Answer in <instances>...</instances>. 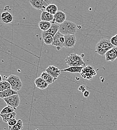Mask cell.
<instances>
[{"label":"cell","mask_w":117,"mask_h":130,"mask_svg":"<svg viewBox=\"0 0 117 130\" xmlns=\"http://www.w3.org/2000/svg\"><path fill=\"white\" fill-rule=\"evenodd\" d=\"M76 24L70 21H65L62 24L59 25V32L63 35H75L77 31Z\"/></svg>","instance_id":"6da1fadb"},{"label":"cell","mask_w":117,"mask_h":130,"mask_svg":"<svg viewBox=\"0 0 117 130\" xmlns=\"http://www.w3.org/2000/svg\"><path fill=\"white\" fill-rule=\"evenodd\" d=\"M109 39H103L97 44L96 46V53L101 56H104L110 49L114 48Z\"/></svg>","instance_id":"7a4b0ae2"},{"label":"cell","mask_w":117,"mask_h":130,"mask_svg":"<svg viewBox=\"0 0 117 130\" xmlns=\"http://www.w3.org/2000/svg\"><path fill=\"white\" fill-rule=\"evenodd\" d=\"M66 64L70 67H83L86 65L81 56L76 53L67 55L65 59Z\"/></svg>","instance_id":"3957f363"},{"label":"cell","mask_w":117,"mask_h":130,"mask_svg":"<svg viewBox=\"0 0 117 130\" xmlns=\"http://www.w3.org/2000/svg\"><path fill=\"white\" fill-rule=\"evenodd\" d=\"M30 3L34 9L45 11L46 8L51 4H52V0H31Z\"/></svg>","instance_id":"277c9868"},{"label":"cell","mask_w":117,"mask_h":130,"mask_svg":"<svg viewBox=\"0 0 117 130\" xmlns=\"http://www.w3.org/2000/svg\"><path fill=\"white\" fill-rule=\"evenodd\" d=\"M7 81L8 82L11 86V89L17 92L21 90L22 87V83L20 78L16 75L12 74L9 76Z\"/></svg>","instance_id":"5b68a950"},{"label":"cell","mask_w":117,"mask_h":130,"mask_svg":"<svg viewBox=\"0 0 117 130\" xmlns=\"http://www.w3.org/2000/svg\"><path fill=\"white\" fill-rule=\"evenodd\" d=\"M80 74L81 77L84 79L88 80H91L97 75V72L93 67L91 66H87L86 67H84Z\"/></svg>","instance_id":"8992f818"},{"label":"cell","mask_w":117,"mask_h":130,"mask_svg":"<svg viewBox=\"0 0 117 130\" xmlns=\"http://www.w3.org/2000/svg\"><path fill=\"white\" fill-rule=\"evenodd\" d=\"M64 35L58 32L53 37V43L52 45L55 46L57 50H60L64 47Z\"/></svg>","instance_id":"52a82bcc"},{"label":"cell","mask_w":117,"mask_h":130,"mask_svg":"<svg viewBox=\"0 0 117 130\" xmlns=\"http://www.w3.org/2000/svg\"><path fill=\"white\" fill-rule=\"evenodd\" d=\"M3 100L6 103L7 106L16 109H17L20 104V98L18 94L4 98Z\"/></svg>","instance_id":"ba28073f"},{"label":"cell","mask_w":117,"mask_h":130,"mask_svg":"<svg viewBox=\"0 0 117 130\" xmlns=\"http://www.w3.org/2000/svg\"><path fill=\"white\" fill-rule=\"evenodd\" d=\"M64 47L66 49L73 47L76 43V38L75 35H69L64 36Z\"/></svg>","instance_id":"9c48e42d"},{"label":"cell","mask_w":117,"mask_h":130,"mask_svg":"<svg viewBox=\"0 0 117 130\" xmlns=\"http://www.w3.org/2000/svg\"><path fill=\"white\" fill-rule=\"evenodd\" d=\"M54 18L53 21L50 22L51 24L52 23H56L57 24H61L64 23L66 19V14L61 11H58V12L53 15Z\"/></svg>","instance_id":"30bf717a"},{"label":"cell","mask_w":117,"mask_h":130,"mask_svg":"<svg viewBox=\"0 0 117 130\" xmlns=\"http://www.w3.org/2000/svg\"><path fill=\"white\" fill-rule=\"evenodd\" d=\"M59 25L56 23H52L51 24V27L49 30L45 32H42L41 34L42 38L43 39L44 37L48 35H51L52 37H54L57 32L59 31Z\"/></svg>","instance_id":"8fae6325"},{"label":"cell","mask_w":117,"mask_h":130,"mask_svg":"<svg viewBox=\"0 0 117 130\" xmlns=\"http://www.w3.org/2000/svg\"><path fill=\"white\" fill-rule=\"evenodd\" d=\"M107 62H114L117 59V47H114L109 50L105 55Z\"/></svg>","instance_id":"7c38bea8"},{"label":"cell","mask_w":117,"mask_h":130,"mask_svg":"<svg viewBox=\"0 0 117 130\" xmlns=\"http://www.w3.org/2000/svg\"><path fill=\"white\" fill-rule=\"evenodd\" d=\"M46 72L55 80L58 78L61 73V70H60L57 67L53 66H50L48 68H46Z\"/></svg>","instance_id":"4fadbf2b"},{"label":"cell","mask_w":117,"mask_h":130,"mask_svg":"<svg viewBox=\"0 0 117 130\" xmlns=\"http://www.w3.org/2000/svg\"><path fill=\"white\" fill-rule=\"evenodd\" d=\"M34 83L36 87L40 90H44L46 89L49 85L46 82L40 77L35 80Z\"/></svg>","instance_id":"5bb4252c"},{"label":"cell","mask_w":117,"mask_h":130,"mask_svg":"<svg viewBox=\"0 0 117 130\" xmlns=\"http://www.w3.org/2000/svg\"><path fill=\"white\" fill-rule=\"evenodd\" d=\"M1 19L5 24L10 23L13 21V15L8 12H4L1 15Z\"/></svg>","instance_id":"9a60e30c"},{"label":"cell","mask_w":117,"mask_h":130,"mask_svg":"<svg viewBox=\"0 0 117 130\" xmlns=\"http://www.w3.org/2000/svg\"><path fill=\"white\" fill-rule=\"evenodd\" d=\"M17 93L16 91L13 90L12 89H10L3 92H0V98L4 99L6 98L9 97L14 95H17Z\"/></svg>","instance_id":"2e32d148"},{"label":"cell","mask_w":117,"mask_h":130,"mask_svg":"<svg viewBox=\"0 0 117 130\" xmlns=\"http://www.w3.org/2000/svg\"><path fill=\"white\" fill-rule=\"evenodd\" d=\"M83 68V67H70L61 70V72H65L71 73H81Z\"/></svg>","instance_id":"e0dca14e"},{"label":"cell","mask_w":117,"mask_h":130,"mask_svg":"<svg viewBox=\"0 0 117 130\" xmlns=\"http://www.w3.org/2000/svg\"><path fill=\"white\" fill-rule=\"evenodd\" d=\"M40 77L42 79H43L49 85L52 84L56 80L52 76H51L49 74H48L46 71L42 72Z\"/></svg>","instance_id":"ac0fdd59"},{"label":"cell","mask_w":117,"mask_h":130,"mask_svg":"<svg viewBox=\"0 0 117 130\" xmlns=\"http://www.w3.org/2000/svg\"><path fill=\"white\" fill-rule=\"evenodd\" d=\"M53 15L47 12L46 11L42 12L40 15V19L41 21L51 22L53 21Z\"/></svg>","instance_id":"d6986e66"},{"label":"cell","mask_w":117,"mask_h":130,"mask_svg":"<svg viewBox=\"0 0 117 130\" xmlns=\"http://www.w3.org/2000/svg\"><path fill=\"white\" fill-rule=\"evenodd\" d=\"M0 116L2 118L4 122L8 123V122L10 120L12 119H16L17 116V113L15 112H14L11 114H4V115L0 114Z\"/></svg>","instance_id":"ffe728a7"},{"label":"cell","mask_w":117,"mask_h":130,"mask_svg":"<svg viewBox=\"0 0 117 130\" xmlns=\"http://www.w3.org/2000/svg\"><path fill=\"white\" fill-rule=\"evenodd\" d=\"M51 26V23L49 22L45 21H40L38 24V26L40 29L42 31V32H45L50 29Z\"/></svg>","instance_id":"44dd1931"},{"label":"cell","mask_w":117,"mask_h":130,"mask_svg":"<svg viewBox=\"0 0 117 130\" xmlns=\"http://www.w3.org/2000/svg\"><path fill=\"white\" fill-rule=\"evenodd\" d=\"M45 11L53 15H54L58 12V8L55 5L51 4L46 8Z\"/></svg>","instance_id":"7402d4cb"},{"label":"cell","mask_w":117,"mask_h":130,"mask_svg":"<svg viewBox=\"0 0 117 130\" xmlns=\"http://www.w3.org/2000/svg\"><path fill=\"white\" fill-rule=\"evenodd\" d=\"M10 130H20L24 128V125L22 120L19 119L17 120V124L12 127H9Z\"/></svg>","instance_id":"603a6c76"},{"label":"cell","mask_w":117,"mask_h":130,"mask_svg":"<svg viewBox=\"0 0 117 130\" xmlns=\"http://www.w3.org/2000/svg\"><path fill=\"white\" fill-rule=\"evenodd\" d=\"M11 89L10 84L7 81H3L0 83V92Z\"/></svg>","instance_id":"cb8c5ba5"},{"label":"cell","mask_w":117,"mask_h":130,"mask_svg":"<svg viewBox=\"0 0 117 130\" xmlns=\"http://www.w3.org/2000/svg\"><path fill=\"white\" fill-rule=\"evenodd\" d=\"M16 109H17L16 108H14L11 107L7 106L2 109V110L0 113V114L4 115V114H11L15 112Z\"/></svg>","instance_id":"d4e9b609"},{"label":"cell","mask_w":117,"mask_h":130,"mask_svg":"<svg viewBox=\"0 0 117 130\" xmlns=\"http://www.w3.org/2000/svg\"><path fill=\"white\" fill-rule=\"evenodd\" d=\"M43 40L44 43L48 45H52L53 43V37L51 35H48L46 36L43 39Z\"/></svg>","instance_id":"484cf974"},{"label":"cell","mask_w":117,"mask_h":130,"mask_svg":"<svg viewBox=\"0 0 117 130\" xmlns=\"http://www.w3.org/2000/svg\"><path fill=\"white\" fill-rule=\"evenodd\" d=\"M110 41H111V44L114 47H117V34L112 37Z\"/></svg>","instance_id":"4316f807"},{"label":"cell","mask_w":117,"mask_h":130,"mask_svg":"<svg viewBox=\"0 0 117 130\" xmlns=\"http://www.w3.org/2000/svg\"><path fill=\"white\" fill-rule=\"evenodd\" d=\"M17 120L16 119H12L9 121L7 123L9 125V127H12L17 124Z\"/></svg>","instance_id":"83f0119b"},{"label":"cell","mask_w":117,"mask_h":130,"mask_svg":"<svg viewBox=\"0 0 117 130\" xmlns=\"http://www.w3.org/2000/svg\"><path fill=\"white\" fill-rule=\"evenodd\" d=\"M78 90H79V91H81V92H83V93H84L85 91H86V87H85V86H84L83 85H81V86L79 87V88H78Z\"/></svg>","instance_id":"f1b7e54d"},{"label":"cell","mask_w":117,"mask_h":130,"mask_svg":"<svg viewBox=\"0 0 117 130\" xmlns=\"http://www.w3.org/2000/svg\"><path fill=\"white\" fill-rule=\"evenodd\" d=\"M90 95V92L88 91H85L83 93V96L85 98H87L89 97Z\"/></svg>","instance_id":"f546056e"},{"label":"cell","mask_w":117,"mask_h":130,"mask_svg":"<svg viewBox=\"0 0 117 130\" xmlns=\"http://www.w3.org/2000/svg\"><path fill=\"white\" fill-rule=\"evenodd\" d=\"M2 81H3V78H2V77L1 76V75L0 74V83Z\"/></svg>","instance_id":"4dcf8cb0"}]
</instances>
